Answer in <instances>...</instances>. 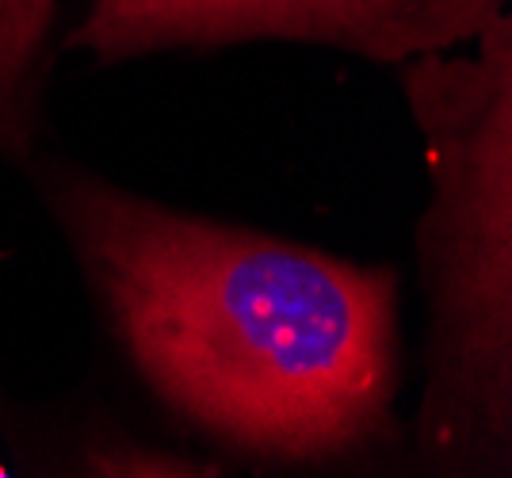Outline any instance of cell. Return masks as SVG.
Wrapping results in <instances>:
<instances>
[{"mask_svg": "<svg viewBox=\"0 0 512 478\" xmlns=\"http://www.w3.org/2000/svg\"><path fill=\"white\" fill-rule=\"evenodd\" d=\"M46 203L150 391L203 433L291 463L390 433L398 272L50 169Z\"/></svg>", "mask_w": 512, "mask_h": 478, "instance_id": "cell-1", "label": "cell"}, {"mask_svg": "<svg viewBox=\"0 0 512 478\" xmlns=\"http://www.w3.org/2000/svg\"><path fill=\"white\" fill-rule=\"evenodd\" d=\"M402 62L432 180L417 253L432 371L417 440L440 471H509L512 448V16Z\"/></svg>", "mask_w": 512, "mask_h": 478, "instance_id": "cell-2", "label": "cell"}, {"mask_svg": "<svg viewBox=\"0 0 512 478\" xmlns=\"http://www.w3.org/2000/svg\"><path fill=\"white\" fill-rule=\"evenodd\" d=\"M505 0H88L69 46L100 66L161 50L283 39L402 66L478 39Z\"/></svg>", "mask_w": 512, "mask_h": 478, "instance_id": "cell-3", "label": "cell"}, {"mask_svg": "<svg viewBox=\"0 0 512 478\" xmlns=\"http://www.w3.org/2000/svg\"><path fill=\"white\" fill-rule=\"evenodd\" d=\"M58 0H0V157H31Z\"/></svg>", "mask_w": 512, "mask_h": 478, "instance_id": "cell-4", "label": "cell"}]
</instances>
